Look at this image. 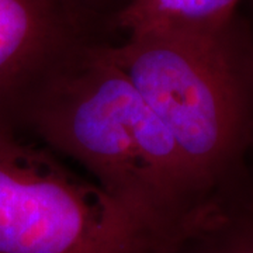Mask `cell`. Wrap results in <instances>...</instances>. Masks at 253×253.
I'll list each match as a JSON object with an SVG mask.
<instances>
[{"mask_svg": "<svg viewBox=\"0 0 253 253\" xmlns=\"http://www.w3.org/2000/svg\"><path fill=\"white\" fill-rule=\"evenodd\" d=\"M170 253H173V252H170Z\"/></svg>", "mask_w": 253, "mask_h": 253, "instance_id": "cell-7", "label": "cell"}, {"mask_svg": "<svg viewBox=\"0 0 253 253\" xmlns=\"http://www.w3.org/2000/svg\"><path fill=\"white\" fill-rule=\"evenodd\" d=\"M242 0H128L113 18L128 36L142 33H203L236 17Z\"/></svg>", "mask_w": 253, "mask_h": 253, "instance_id": "cell-5", "label": "cell"}, {"mask_svg": "<svg viewBox=\"0 0 253 253\" xmlns=\"http://www.w3.org/2000/svg\"><path fill=\"white\" fill-rule=\"evenodd\" d=\"M142 224L0 118V253H166Z\"/></svg>", "mask_w": 253, "mask_h": 253, "instance_id": "cell-3", "label": "cell"}, {"mask_svg": "<svg viewBox=\"0 0 253 253\" xmlns=\"http://www.w3.org/2000/svg\"><path fill=\"white\" fill-rule=\"evenodd\" d=\"M173 136L207 196L225 208L253 197V36L236 16L203 33H142L109 45Z\"/></svg>", "mask_w": 253, "mask_h": 253, "instance_id": "cell-2", "label": "cell"}, {"mask_svg": "<svg viewBox=\"0 0 253 253\" xmlns=\"http://www.w3.org/2000/svg\"><path fill=\"white\" fill-rule=\"evenodd\" d=\"M173 253H253V197L207 218Z\"/></svg>", "mask_w": 253, "mask_h": 253, "instance_id": "cell-6", "label": "cell"}, {"mask_svg": "<svg viewBox=\"0 0 253 253\" xmlns=\"http://www.w3.org/2000/svg\"><path fill=\"white\" fill-rule=\"evenodd\" d=\"M96 42L82 0H0V118L17 126L37 83Z\"/></svg>", "mask_w": 253, "mask_h": 253, "instance_id": "cell-4", "label": "cell"}, {"mask_svg": "<svg viewBox=\"0 0 253 253\" xmlns=\"http://www.w3.org/2000/svg\"><path fill=\"white\" fill-rule=\"evenodd\" d=\"M16 123L51 152L81 163L170 252L222 210L113 61L107 44L84 46L46 73L24 100Z\"/></svg>", "mask_w": 253, "mask_h": 253, "instance_id": "cell-1", "label": "cell"}]
</instances>
